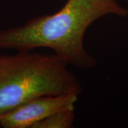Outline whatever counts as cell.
Returning <instances> with one entry per match:
<instances>
[{
	"label": "cell",
	"mask_w": 128,
	"mask_h": 128,
	"mask_svg": "<svg viewBox=\"0 0 128 128\" xmlns=\"http://www.w3.org/2000/svg\"><path fill=\"white\" fill-rule=\"evenodd\" d=\"M107 15L127 17L128 10L117 0H67L54 14L0 29V49L19 51L46 48L68 65L92 68L96 60L86 50L84 37L90 25Z\"/></svg>",
	"instance_id": "1"
},
{
	"label": "cell",
	"mask_w": 128,
	"mask_h": 128,
	"mask_svg": "<svg viewBox=\"0 0 128 128\" xmlns=\"http://www.w3.org/2000/svg\"><path fill=\"white\" fill-rule=\"evenodd\" d=\"M125 1H126V2H128V0H125Z\"/></svg>",
	"instance_id": "5"
},
{
	"label": "cell",
	"mask_w": 128,
	"mask_h": 128,
	"mask_svg": "<svg viewBox=\"0 0 128 128\" xmlns=\"http://www.w3.org/2000/svg\"><path fill=\"white\" fill-rule=\"evenodd\" d=\"M75 120L74 108L56 112L36 124L33 128H70Z\"/></svg>",
	"instance_id": "4"
},
{
	"label": "cell",
	"mask_w": 128,
	"mask_h": 128,
	"mask_svg": "<svg viewBox=\"0 0 128 128\" xmlns=\"http://www.w3.org/2000/svg\"><path fill=\"white\" fill-rule=\"evenodd\" d=\"M68 66L55 54L0 55V115L38 97L79 96L81 85Z\"/></svg>",
	"instance_id": "2"
},
{
	"label": "cell",
	"mask_w": 128,
	"mask_h": 128,
	"mask_svg": "<svg viewBox=\"0 0 128 128\" xmlns=\"http://www.w3.org/2000/svg\"><path fill=\"white\" fill-rule=\"evenodd\" d=\"M77 95L38 97L0 115V126L4 128H33L40 121L60 110L75 108Z\"/></svg>",
	"instance_id": "3"
}]
</instances>
